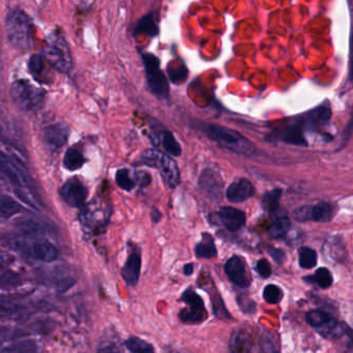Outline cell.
<instances>
[{
  "instance_id": "cell-7",
  "label": "cell",
  "mask_w": 353,
  "mask_h": 353,
  "mask_svg": "<svg viewBox=\"0 0 353 353\" xmlns=\"http://www.w3.org/2000/svg\"><path fill=\"white\" fill-rule=\"evenodd\" d=\"M141 56L145 63L149 89L158 98H167L169 94V85H168L166 76L160 67L159 59L155 55L149 54V53H142Z\"/></svg>"
},
{
  "instance_id": "cell-41",
  "label": "cell",
  "mask_w": 353,
  "mask_h": 353,
  "mask_svg": "<svg viewBox=\"0 0 353 353\" xmlns=\"http://www.w3.org/2000/svg\"><path fill=\"white\" fill-rule=\"evenodd\" d=\"M256 271L259 276L264 279L268 278L272 275V266H270V262L264 258L258 260L257 264H256Z\"/></svg>"
},
{
  "instance_id": "cell-45",
  "label": "cell",
  "mask_w": 353,
  "mask_h": 353,
  "mask_svg": "<svg viewBox=\"0 0 353 353\" xmlns=\"http://www.w3.org/2000/svg\"><path fill=\"white\" fill-rule=\"evenodd\" d=\"M137 181L140 184V186H147L151 183V176L147 172H141L137 174Z\"/></svg>"
},
{
  "instance_id": "cell-35",
  "label": "cell",
  "mask_w": 353,
  "mask_h": 353,
  "mask_svg": "<svg viewBox=\"0 0 353 353\" xmlns=\"http://www.w3.org/2000/svg\"><path fill=\"white\" fill-rule=\"evenodd\" d=\"M96 353H124V350L117 339L108 338L100 343Z\"/></svg>"
},
{
  "instance_id": "cell-21",
  "label": "cell",
  "mask_w": 353,
  "mask_h": 353,
  "mask_svg": "<svg viewBox=\"0 0 353 353\" xmlns=\"http://www.w3.org/2000/svg\"><path fill=\"white\" fill-rule=\"evenodd\" d=\"M17 229L22 235L30 238H42L47 234L53 233V229L48 223L34 220V219L20 221L17 225Z\"/></svg>"
},
{
  "instance_id": "cell-30",
  "label": "cell",
  "mask_w": 353,
  "mask_h": 353,
  "mask_svg": "<svg viewBox=\"0 0 353 353\" xmlns=\"http://www.w3.org/2000/svg\"><path fill=\"white\" fill-rule=\"evenodd\" d=\"M299 266L303 269L314 268L317 264V253L309 247H303L299 253Z\"/></svg>"
},
{
  "instance_id": "cell-9",
  "label": "cell",
  "mask_w": 353,
  "mask_h": 353,
  "mask_svg": "<svg viewBox=\"0 0 353 353\" xmlns=\"http://www.w3.org/2000/svg\"><path fill=\"white\" fill-rule=\"evenodd\" d=\"M182 301L188 306L178 315L184 323H201L208 317L202 297L192 289H188L182 293Z\"/></svg>"
},
{
  "instance_id": "cell-34",
  "label": "cell",
  "mask_w": 353,
  "mask_h": 353,
  "mask_svg": "<svg viewBox=\"0 0 353 353\" xmlns=\"http://www.w3.org/2000/svg\"><path fill=\"white\" fill-rule=\"evenodd\" d=\"M28 67H30V73L34 76V79L38 81H43L45 78V65L43 57L40 55H34L32 58L30 59V63H28Z\"/></svg>"
},
{
  "instance_id": "cell-26",
  "label": "cell",
  "mask_w": 353,
  "mask_h": 353,
  "mask_svg": "<svg viewBox=\"0 0 353 353\" xmlns=\"http://www.w3.org/2000/svg\"><path fill=\"white\" fill-rule=\"evenodd\" d=\"M85 163V158L74 148H69L63 157V166L67 170H77Z\"/></svg>"
},
{
  "instance_id": "cell-11",
  "label": "cell",
  "mask_w": 353,
  "mask_h": 353,
  "mask_svg": "<svg viewBox=\"0 0 353 353\" xmlns=\"http://www.w3.org/2000/svg\"><path fill=\"white\" fill-rule=\"evenodd\" d=\"M59 196L73 208L84 206L87 200L88 190L78 179H71L59 190Z\"/></svg>"
},
{
  "instance_id": "cell-17",
  "label": "cell",
  "mask_w": 353,
  "mask_h": 353,
  "mask_svg": "<svg viewBox=\"0 0 353 353\" xmlns=\"http://www.w3.org/2000/svg\"><path fill=\"white\" fill-rule=\"evenodd\" d=\"M270 213V234L274 238H282L288 233L290 229V221L287 216L286 211L283 210L282 207L278 206L277 208L268 211Z\"/></svg>"
},
{
  "instance_id": "cell-5",
  "label": "cell",
  "mask_w": 353,
  "mask_h": 353,
  "mask_svg": "<svg viewBox=\"0 0 353 353\" xmlns=\"http://www.w3.org/2000/svg\"><path fill=\"white\" fill-rule=\"evenodd\" d=\"M45 92L25 80L14 82L11 87V98L21 110L30 112L42 106Z\"/></svg>"
},
{
  "instance_id": "cell-25",
  "label": "cell",
  "mask_w": 353,
  "mask_h": 353,
  "mask_svg": "<svg viewBox=\"0 0 353 353\" xmlns=\"http://www.w3.org/2000/svg\"><path fill=\"white\" fill-rule=\"evenodd\" d=\"M125 346L131 353H155L153 345L138 337L132 336L127 339Z\"/></svg>"
},
{
  "instance_id": "cell-10",
  "label": "cell",
  "mask_w": 353,
  "mask_h": 353,
  "mask_svg": "<svg viewBox=\"0 0 353 353\" xmlns=\"http://www.w3.org/2000/svg\"><path fill=\"white\" fill-rule=\"evenodd\" d=\"M303 122L301 119L292 121V122L286 123L283 126L278 127L270 133L268 139L272 141H284L290 145L297 146H306L307 141L303 137Z\"/></svg>"
},
{
  "instance_id": "cell-23",
  "label": "cell",
  "mask_w": 353,
  "mask_h": 353,
  "mask_svg": "<svg viewBox=\"0 0 353 353\" xmlns=\"http://www.w3.org/2000/svg\"><path fill=\"white\" fill-rule=\"evenodd\" d=\"M195 252L199 258H213L217 255V247L209 234H203L202 240L197 244Z\"/></svg>"
},
{
  "instance_id": "cell-33",
  "label": "cell",
  "mask_w": 353,
  "mask_h": 353,
  "mask_svg": "<svg viewBox=\"0 0 353 353\" xmlns=\"http://www.w3.org/2000/svg\"><path fill=\"white\" fill-rule=\"evenodd\" d=\"M115 181H116L117 185L126 192H131L135 187L134 180L132 179L130 172L127 168H120L117 170L116 174H115Z\"/></svg>"
},
{
  "instance_id": "cell-19",
  "label": "cell",
  "mask_w": 353,
  "mask_h": 353,
  "mask_svg": "<svg viewBox=\"0 0 353 353\" xmlns=\"http://www.w3.org/2000/svg\"><path fill=\"white\" fill-rule=\"evenodd\" d=\"M306 320L310 326L315 328H322V330L330 334L336 328V320L328 312L323 310H311L306 315Z\"/></svg>"
},
{
  "instance_id": "cell-3",
  "label": "cell",
  "mask_w": 353,
  "mask_h": 353,
  "mask_svg": "<svg viewBox=\"0 0 353 353\" xmlns=\"http://www.w3.org/2000/svg\"><path fill=\"white\" fill-rule=\"evenodd\" d=\"M10 43L19 50H28L34 46V22L21 10H12L6 20Z\"/></svg>"
},
{
  "instance_id": "cell-8",
  "label": "cell",
  "mask_w": 353,
  "mask_h": 353,
  "mask_svg": "<svg viewBox=\"0 0 353 353\" xmlns=\"http://www.w3.org/2000/svg\"><path fill=\"white\" fill-rule=\"evenodd\" d=\"M14 247L20 251L25 252L32 258L45 262H53L56 260V247L44 238H30V240H15Z\"/></svg>"
},
{
  "instance_id": "cell-20",
  "label": "cell",
  "mask_w": 353,
  "mask_h": 353,
  "mask_svg": "<svg viewBox=\"0 0 353 353\" xmlns=\"http://www.w3.org/2000/svg\"><path fill=\"white\" fill-rule=\"evenodd\" d=\"M141 273V256L138 251L132 252L129 255L124 268L122 269V276L129 286H135L138 283Z\"/></svg>"
},
{
  "instance_id": "cell-12",
  "label": "cell",
  "mask_w": 353,
  "mask_h": 353,
  "mask_svg": "<svg viewBox=\"0 0 353 353\" xmlns=\"http://www.w3.org/2000/svg\"><path fill=\"white\" fill-rule=\"evenodd\" d=\"M199 187L213 200L221 198L224 182L221 174L215 168H206L199 176Z\"/></svg>"
},
{
  "instance_id": "cell-40",
  "label": "cell",
  "mask_w": 353,
  "mask_h": 353,
  "mask_svg": "<svg viewBox=\"0 0 353 353\" xmlns=\"http://www.w3.org/2000/svg\"><path fill=\"white\" fill-rule=\"evenodd\" d=\"M188 75L186 67L184 65H178V67H173V69H169V76L172 81L178 82L184 81Z\"/></svg>"
},
{
  "instance_id": "cell-22",
  "label": "cell",
  "mask_w": 353,
  "mask_h": 353,
  "mask_svg": "<svg viewBox=\"0 0 353 353\" xmlns=\"http://www.w3.org/2000/svg\"><path fill=\"white\" fill-rule=\"evenodd\" d=\"M253 340L251 334L243 328L235 330L231 334L229 349L231 353H251Z\"/></svg>"
},
{
  "instance_id": "cell-31",
  "label": "cell",
  "mask_w": 353,
  "mask_h": 353,
  "mask_svg": "<svg viewBox=\"0 0 353 353\" xmlns=\"http://www.w3.org/2000/svg\"><path fill=\"white\" fill-rule=\"evenodd\" d=\"M3 353H40V348L34 341H24L3 349Z\"/></svg>"
},
{
  "instance_id": "cell-36",
  "label": "cell",
  "mask_w": 353,
  "mask_h": 353,
  "mask_svg": "<svg viewBox=\"0 0 353 353\" xmlns=\"http://www.w3.org/2000/svg\"><path fill=\"white\" fill-rule=\"evenodd\" d=\"M264 297L266 303L276 305L280 303L283 299V291L280 287L277 285L270 284L266 286L264 291Z\"/></svg>"
},
{
  "instance_id": "cell-2",
  "label": "cell",
  "mask_w": 353,
  "mask_h": 353,
  "mask_svg": "<svg viewBox=\"0 0 353 353\" xmlns=\"http://www.w3.org/2000/svg\"><path fill=\"white\" fill-rule=\"evenodd\" d=\"M202 130L211 141L217 144L222 149L241 155H252L255 153V145L233 129L208 123L202 127Z\"/></svg>"
},
{
  "instance_id": "cell-27",
  "label": "cell",
  "mask_w": 353,
  "mask_h": 353,
  "mask_svg": "<svg viewBox=\"0 0 353 353\" xmlns=\"http://www.w3.org/2000/svg\"><path fill=\"white\" fill-rule=\"evenodd\" d=\"M332 209L326 203H319V204L312 206V221L315 223H324L330 221L332 217Z\"/></svg>"
},
{
  "instance_id": "cell-47",
  "label": "cell",
  "mask_w": 353,
  "mask_h": 353,
  "mask_svg": "<svg viewBox=\"0 0 353 353\" xmlns=\"http://www.w3.org/2000/svg\"><path fill=\"white\" fill-rule=\"evenodd\" d=\"M193 273H194V264H186V266H184V274L186 275V276H191Z\"/></svg>"
},
{
  "instance_id": "cell-6",
  "label": "cell",
  "mask_w": 353,
  "mask_h": 353,
  "mask_svg": "<svg viewBox=\"0 0 353 353\" xmlns=\"http://www.w3.org/2000/svg\"><path fill=\"white\" fill-rule=\"evenodd\" d=\"M43 56L59 73H69L73 67L69 46L59 34H53L49 38L48 46L43 51Z\"/></svg>"
},
{
  "instance_id": "cell-39",
  "label": "cell",
  "mask_w": 353,
  "mask_h": 353,
  "mask_svg": "<svg viewBox=\"0 0 353 353\" xmlns=\"http://www.w3.org/2000/svg\"><path fill=\"white\" fill-rule=\"evenodd\" d=\"M293 217L299 223H307L312 220V206H303L293 212Z\"/></svg>"
},
{
  "instance_id": "cell-1",
  "label": "cell",
  "mask_w": 353,
  "mask_h": 353,
  "mask_svg": "<svg viewBox=\"0 0 353 353\" xmlns=\"http://www.w3.org/2000/svg\"><path fill=\"white\" fill-rule=\"evenodd\" d=\"M1 172L15 190L18 198L32 208L38 209L40 202L32 194L30 176L23 163L17 162L16 159L12 160L9 156L1 153Z\"/></svg>"
},
{
  "instance_id": "cell-13",
  "label": "cell",
  "mask_w": 353,
  "mask_h": 353,
  "mask_svg": "<svg viewBox=\"0 0 353 353\" xmlns=\"http://www.w3.org/2000/svg\"><path fill=\"white\" fill-rule=\"evenodd\" d=\"M225 273L228 278L230 279L233 284L237 286L248 287L251 283L249 273H248L247 266L243 258L239 256H232L225 264Z\"/></svg>"
},
{
  "instance_id": "cell-24",
  "label": "cell",
  "mask_w": 353,
  "mask_h": 353,
  "mask_svg": "<svg viewBox=\"0 0 353 353\" xmlns=\"http://www.w3.org/2000/svg\"><path fill=\"white\" fill-rule=\"evenodd\" d=\"M159 34V27L153 19V14H147L137 24L134 30V36L139 34H147V36H156Z\"/></svg>"
},
{
  "instance_id": "cell-29",
  "label": "cell",
  "mask_w": 353,
  "mask_h": 353,
  "mask_svg": "<svg viewBox=\"0 0 353 353\" xmlns=\"http://www.w3.org/2000/svg\"><path fill=\"white\" fill-rule=\"evenodd\" d=\"M162 145H163L164 150L170 155L180 156L182 154V147H180V143L176 141L173 133L170 131H164L162 135Z\"/></svg>"
},
{
  "instance_id": "cell-32",
  "label": "cell",
  "mask_w": 353,
  "mask_h": 353,
  "mask_svg": "<svg viewBox=\"0 0 353 353\" xmlns=\"http://www.w3.org/2000/svg\"><path fill=\"white\" fill-rule=\"evenodd\" d=\"M311 282H315L318 286L321 288L326 289L332 286V275L326 268H319L316 271L315 275L313 277H309Z\"/></svg>"
},
{
  "instance_id": "cell-44",
  "label": "cell",
  "mask_w": 353,
  "mask_h": 353,
  "mask_svg": "<svg viewBox=\"0 0 353 353\" xmlns=\"http://www.w3.org/2000/svg\"><path fill=\"white\" fill-rule=\"evenodd\" d=\"M349 80L353 83V25L351 30L350 56H349Z\"/></svg>"
},
{
  "instance_id": "cell-37",
  "label": "cell",
  "mask_w": 353,
  "mask_h": 353,
  "mask_svg": "<svg viewBox=\"0 0 353 353\" xmlns=\"http://www.w3.org/2000/svg\"><path fill=\"white\" fill-rule=\"evenodd\" d=\"M281 194H282V190H274L266 194L264 198V204L268 211L280 206L279 201H280Z\"/></svg>"
},
{
  "instance_id": "cell-38",
  "label": "cell",
  "mask_w": 353,
  "mask_h": 353,
  "mask_svg": "<svg viewBox=\"0 0 353 353\" xmlns=\"http://www.w3.org/2000/svg\"><path fill=\"white\" fill-rule=\"evenodd\" d=\"M260 353H280L274 339L268 334L262 336L260 341Z\"/></svg>"
},
{
  "instance_id": "cell-18",
  "label": "cell",
  "mask_w": 353,
  "mask_h": 353,
  "mask_svg": "<svg viewBox=\"0 0 353 353\" xmlns=\"http://www.w3.org/2000/svg\"><path fill=\"white\" fill-rule=\"evenodd\" d=\"M253 194V184L249 180L239 179L227 188L226 198L231 203H242L251 198Z\"/></svg>"
},
{
  "instance_id": "cell-43",
  "label": "cell",
  "mask_w": 353,
  "mask_h": 353,
  "mask_svg": "<svg viewBox=\"0 0 353 353\" xmlns=\"http://www.w3.org/2000/svg\"><path fill=\"white\" fill-rule=\"evenodd\" d=\"M268 253L274 258L275 262H278V264H282V262H284L285 253L282 250L276 249V248H270Z\"/></svg>"
},
{
  "instance_id": "cell-14",
  "label": "cell",
  "mask_w": 353,
  "mask_h": 353,
  "mask_svg": "<svg viewBox=\"0 0 353 353\" xmlns=\"http://www.w3.org/2000/svg\"><path fill=\"white\" fill-rule=\"evenodd\" d=\"M69 127L65 123L58 122L45 127L43 130V141L51 151L61 149L69 139Z\"/></svg>"
},
{
  "instance_id": "cell-16",
  "label": "cell",
  "mask_w": 353,
  "mask_h": 353,
  "mask_svg": "<svg viewBox=\"0 0 353 353\" xmlns=\"http://www.w3.org/2000/svg\"><path fill=\"white\" fill-rule=\"evenodd\" d=\"M330 117H332V111L330 106H321L303 115L301 120L305 129L318 131L330 122Z\"/></svg>"
},
{
  "instance_id": "cell-4",
  "label": "cell",
  "mask_w": 353,
  "mask_h": 353,
  "mask_svg": "<svg viewBox=\"0 0 353 353\" xmlns=\"http://www.w3.org/2000/svg\"><path fill=\"white\" fill-rule=\"evenodd\" d=\"M141 162L159 170L168 187L172 190L178 187L180 181V170H178V163L170 156L161 153L157 150L149 149L141 155Z\"/></svg>"
},
{
  "instance_id": "cell-42",
  "label": "cell",
  "mask_w": 353,
  "mask_h": 353,
  "mask_svg": "<svg viewBox=\"0 0 353 353\" xmlns=\"http://www.w3.org/2000/svg\"><path fill=\"white\" fill-rule=\"evenodd\" d=\"M1 282H3V288H5L6 286H15V285H18V283H19V278H18V275L15 274V273L8 271V272L3 273Z\"/></svg>"
},
{
  "instance_id": "cell-28",
  "label": "cell",
  "mask_w": 353,
  "mask_h": 353,
  "mask_svg": "<svg viewBox=\"0 0 353 353\" xmlns=\"http://www.w3.org/2000/svg\"><path fill=\"white\" fill-rule=\"evenodd\" d=\"M21 211L19 203L8 196H1V218L3 220L11 218Z\"/></svg>"
},
{
  "instance_id": "cell-15",
  "label": "cell",
  "mask_w": 353,
  "mask_h": 353,
  "mask_svg": "<svg viewBox=\"0 0 353 353\" xmlns=\"http://www.w3.org/2000/svg\"><path fill=\"white\" fill-rule=\"evenodd\" d=\"M217 220L228 231H237L245 225L246 214L242 210L232 207H224L217 211Z\"/></svg>"
},
{
  "instance_id": "cell-46",
  "label": "cell",
  "mask_w": 353,
  "mask_h": 353,
  "mask_svg": "<svg viewBox=\"0 0 353 353\" xmlns=\"http://www.w3.org/2000/svg\"><path fill=\"white\" fill-rule=\"evenodd\" d=\"M162 214L159 210L155 209V210L151 211V219H153V223H160L161 221Z\"/></svg>"
},
{
  "instance_id": "cell-48",
  "label": "cell",
  "mask_w": 353,
  "mask_h": 353,
  "mask_svg": "<svg viewBox=\"0 0 353 353\" xmlns=\"http://www.w3.org/2000/svg\"><path fill=\"white\" fill-rule=\"evenodd\" d=\"M346 334H348L349 338H350L351 342L353 343V330H351L350 328L346 326Z\"/></svg>"
}]
</instances>
